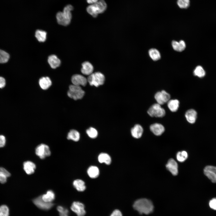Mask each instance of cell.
<instances>
[{"label":"cell","mask_w":216,"mask_h":216,"mask_svg":"<svg viewBox=\"0 0 216 216\" xmlns=\"http://www.w3.org/2000/svg\"><path fill=\"white\" fill-rule=\"evenodd\" d=\"M133 207L140 214H146L152 213L154 208L152 202L146 198H142L136 200L134 202Z\"/></svg>","instance_id":"1"},{"label":"cell","mask_w":216,"mask_h":216,"mask_svg":"<svg viewBox=\"0 0 216 216\" xmlns=\"http://www.w3.org/2000/svg\"><path fill=\"white\" fill-rule=\"evenodd\" d=\"M73 7L70 4L66 5L64 8L63 11L58 12L56 15L58 23L60 25L67 26L70 23L72 19L71 11Z\"/></svg>","instance_id":"2"},{"label":"cell","mask_w":216,"mask_h":216,"mask_svg":"<svg viewBox=\"0 0 216 216\" xmlns=\"http://www.w3.org/2000/svg\"><path fill=\"white\" fill-rule=\"evenodd\" d=\"M106 8V4L104 0H99L96 2L89 5L86 10L89 14L95 17L98 14L104 12Z\"/></svg>","instance_id":"3"},{"label":"cell","mask_w":216,"mask_h":216,"mask_svg":"<svg viewBox=\"0 0 216 216\" xmlns=\"http://www.w3.org/2000/svg\"><path fill=\"white\" fill-rule=\"evenodd\" d=\"M87 80L91 86L98 87L104 83L105 77L101 73L97 72L89 75Z\"/></svg>","instance_id":"4"},{"label":"cell","mask_w":216,"mask_h":216,"mask_svg":"<svg viewBox=\"0 0 216 216\" xmlns=\"http://www.w3.org/2000/svg\"><path fill=\"white\" fill-rule=\"evenodd\" d=\"M85 94L84 91L80 86L74 85H70L67 94L68 96L74 100L82 99Z\"/></svg>","instance_id":"5"},{"label":"cell","mask_w":216,"mask_h":216,"mask_svg":"<svg viewBox=\"0 0 216 216\" xmlns=\"http://www.w3.org/2000/svg\"><path fill=\"white\" fill-rule=\"evenodd\" d=\"M160 104L156 103L152 105L147 111L148 114L150 116L155 117H162L165 115L164 109Z\"/></svg>","instance_id":"6"},{"label":"cell","mask_w":216,"mask_h":216,"mask_svg":"<svg viewBox=\"0 0 216 216\" xmlns=\"http://www.w3.org/2000/svg\"><path fill=\"white\" fill-rule=\"evenodd\" d=\"M35 153L41 159H44L51 154L49 147L44 144H41L37 146L35 149Z\"/></svg>","instance_id":"7"},{"label":"cell","mask_w":216,"mask_h":216,"mask_svg":"<svg viewBox=\"0 0 216 216\" xmlns=\"http://www.w3.org/2000/svg\"><path fill=\"white\" fill-rule=\"evenodd\" d=\"M154 98L157 103L160 105L167 102L170 98V95L164 90L157 92L154 95Z\"/></svg>","instance_id":"8"},{"label":"cell","mask_w":216,"mask_h":216,"mask_svg":"<svg viewBox=\"0 0 216 216\" xmlns=\"http://www.w3.org/2000/svg\"><path fill=\"white\" fill-rule=\"evenodd\" d=\"M33 202L38 208L44 210L50 209L53 205L52 202H47L43 201L41 198V196L34 199Z\"/></svg>","instance_id":"9"},{"label":"cell","mask_w":216,"mask_h":216,"mask_svg":"<svg viewBox=\"0 0 216 216\" xmlns=\"http://www.w3.org/2000/svg\"><path fill=\"white\" fill-rule=\"evenodd\" d=\"M70 208L77 216H84L86 213L84 205L79 202H74L72 204Z\"/></svg>","instance_id":"10"},{"label":"cell","mask_w":216,"mask_h":216,"mask_svg":"<svg viewBox=\"0 0 216 216\" xmlns=\"http://www.w3.org/2000/svg\"><path fill=\"white\" fill-rule=\"evenodd\" d=\"M204 173L212 182L216 183V166H206L204 168Z\"/></svg>","instance_id":"11"},{"label":"cell","mask_w":216,"mask_h":216,"mask_svg":"<svg viewBox=\"0 0 216 216\" xmlns=\"http://www.w3.org/2000/svg\"><path fill=\"white\" fill-rule=\"evenodd\" d=\"M71 82L73 85L79 86H85L88 81L87 79L83 76L76 74L73 75L72 77Z\"/></svg>","instance_id":"12"},{"label":"cell","mask_w":216,"mask_h":216,"mask_svg":"<svg viewBox=\"0 0 216 216\" xmlns=\"http://www.w3.org/2000/svg\"><path fill=\"white\" fill-rule=\"evenodd\" d=\"M167 170L174 176L178 173V165L177 163L173 159H170L166 165Z\"/></svg>","instance_id":"13"},{"label":"cell","mask_w":216,"mask_h":216,"mask_svg":"<svg viewBox=\"0 0 216 216\" xmlns=\"http://www.w3.org/2000/svg\"><path fill=\"white\" fill-rule=\"evenodd\" d=\"M151 131L155 135L160 136L164 132L165 128L161 124L155 123L151 124L150 127Z\"/></svg>","instance_id":"14"},{"label":"cell","mask_w":216,"mask_h":216,"mask_svg":"<svg viewBox=\"0 0 216 216\" xmlns=\"http://www.w3.org/2000/svg\"><path fill=\"white\" fill-rule=\"evenodd\" d=\"M23 168L27 174L31 175L34 173L36 166L33 162L30 161H27L23 163Z\"/></svg>","instance_id":"15"},{"label":"cell","mask_w":216,"mask_h":216,"mask_svg":"<svg viewBox=\"0 0 216 216\" xmlns=\"http://www.w3.org/2000/svg\"><path fill=\"white\" fill-rule=\"evenodd\" d=\"M93 70V66L89 62H85L82 63L81 71L83 74L89 75L92 73Z\"/></svg>","instance_id":"16"},{"label":"cell","mask_w":216,"mask_h":216,"mask_svg":"<svg viewBox=\"0 0 216 216\" xmlns=\"http://www.w3.org/2000/svg\"><path fill=\"white\" fill-rule=\"evenodd\" d=\"M197 112L194 109H191L187 111L185 117L188 122L193 124L195 122L197 118Z\"/></svg>","instance_id":"17"},{"label":"cell","mask_w":216,"mask_h":216,"mask_svg":"<svg viewBox=\"0 0 216 216\" xmlns=\"http://www.w3.org/2000/svg\"><path fill=\"white\" fill-rule=\"evenodd\" d=\"M143 129L140 124H136L131 129V133L132 136L135 138L138 139L142 136Z\"/></svg>","instance_id":"18"},{"label":"cell","mask_w":216,"mask_h":216,"mask_svg":"<svg viewBox=\"0 0 216 216\" xmlns=\"http://www.w3.org/2000/svg\"><path fill=\"white\" fill-rule=\"evenodd\" d=\"M48 61L51 67L55 69L59 67L61 64L60 60L55 55H52L49 56Z\"/></svg>","instance_id":"19"},{"label":"cell","mask_w":216,"mask_h":216,"mask_svg":"<svg viewBox=\"0 0 216 216\" xmlns=\"http://www.w3.org/2000/svg\"><path fill=\"white\" fill-rule=\"evenodd\" d=\"M39 84L41 88L44 90L48 89L52 85V81L48 77H43L39 80Z\"/></svg>","instance_id":"20"},{"label":"cell","mask_w":216,"mask_h":216,"mask_svg":"<svg viewBox=\"0 0 216 216\" xmlns=\"http://www.w3.org/2000/svg\"><path fill=\"white\" fill-rule=\"evenodd\" d=\"M172 44L174 50L178 52L183 51L186 47L185 43L183 40H181L179 42L173 40L172 42Z\"/></svg>","instance_id":"21"},{"label":"cell","mask_w":216,"mask_h":216,"mask_svg":"<svg viewBox=\"0 0 216 216\" xmlns=\"http://www.w3.org/2000/svg\"><path fill=\"white\" fill-rule=\"evenodd\" d=\"M42 200L47 202H52L55 199V194L52 190L47 191L46 194L41 196Z\"/></svg>","instance_id":"22"},{"label":"cell","mask_w":216,"mask_h":216,"mask_svg":"<svg viewBox=\"0 0 216 216\" xmlns=\"http://www.w3.org/2000/svg\"><path fill=\"white\" fill-rule=\"evenodd\" d=\"M10 176V173L4 168L0 167V182L4 184L7 182V178Z\"/></svg>","instance_id":"23"},{"label":"cell","mask_w":216,"mask_h":216,"mask_svg":"<svg viewBox=\"0 0 216 216\" xmlns=\"http://www.w3.org/2000/svg\"><path fill=\"white\" fill-rule=\"evenodd\" d=\"M179 101L177 99L170 100L167 102V106L169 110L172 112L176 111L179 107Z\"/></svg>","instance_id":"24"},{"label":"cell","mask_w":216,"mask_h":216,"mask_svg":"<svg viewBox=\"0 0 216 216\" xmlns=\"http://www.w3.org/2000/svg\"><path fill=\"white\" fill-rule=\"evenodd\" d=\"M88 176L91 178H95L97 177L99 173V170L95 166H91L88 169L87 171Z\"/></svg>","instance_id":"25"},{"label":"cell","mask_w":216,"mask_h":216,"mask_svg":"<svg viewBox=\"0 0 216 216\" xmlns=\"http://www.w3.org/2000/svg\"><path fill=\"white\" fill-rule=\"evenodd\" d=\"M73 185L76 189L79 191H83L86 188L84 182L80 179H76L73 182Z\"/></svg>","instance_id":"26"},{"label":"cell","mask_w":216,"mask_h":216,"mask_svg":"<svg viewBox=\"0 0 216 216\" xmlns=\"http://www.w3.org/2000/svg\"><path fill=\"white\" fill-rule=\"evenodd\" d=\"M98 160L100 163H105L107 165L110 164L111 161V158L108 154L102 153H100L98 156Z\"/></svg>","instance_id":"27"},{"label":"cell","mask_w":216,"mask_h":216,"mask_svg":"<svg viewBox=\"0 0 216 216\" xmlns=\"http://www.w3.org/2000/svg\"><path fill=\"white\" fill-rule=\"evenodd\" d=\"M67 138L69 140H72L77 142L79 141L80 138L79 133L75 130H71L68 133Z\"/></svg>","instance_id":"28"},{"label":"cell","mask_w":216,"mask_h":216,"mask_svg":"<svg viewBox=\"0 0 216 216\" xmlns=\"http://www.w3.org/2000/svg\"><path fill=\"white\" fill-rule=\"evenodd\" d=\"M35 37L40 42H44L46 39V33L45 31L37 30L35 33Z\"/></svg>","instance_id":"29"},{"label":"cell","mask_w":216,"mask_h":216,"mask_svg":"<svg viewBox=\"0 0 216 216\" xmlns=\"http://www.w3.org/2000/svg\"><path fill=\"white\" fill-rule=\"evenodd\" d=\"M149 54L151 58L154 61H157L160 58V54L159 51L154 48L150 49L149 51Z\"/></svg>","instance_id":"30"},{"label":"cell","mask_w":216,"mask_h":216,"mask_svg":"<svg viewBox=\"0 0 216 216\" xmlns=\"http://www.w3.org/2000/svg\"><path fill=\"white\" fill-rule=\"evenodd\" d=\"M10 58L9 55L4 50L0 49V63L7 62Z\"/></svg>","instance_id":"31"},{"label":"cell","mask_w":216,"mask_h":216,"mask_svg":"<svg viewBox=\"0 0 216 216\" xmlns=\"http://www.w3.org/2000/svg\"><path fill=\"white\" fill-rule=\"evenodd\" d=\"M188 157V153L184 151L178 152L176 156L177 160L181 162L184 161Z\"/></svg>","instance_id":"32"},{"label":"cell","mask_w":216,"mask_h":216,"mask_svg":"<svg viewBox=\"0 0 216 216\" xmlns=\"http://www.w3.org/2000/svg\"><path fill=\"white\" fill-rule=\"evenodd\" d=\"M194 74L195 76L199 77H202L205 75V72L201 66H198L195 69L194 71Z\"/></svg>","instance_id":"33"},{"label":"cell","mask_w":216,"mask_h":216,"mask_svg":"<svg viewBox=\"0 0 216 216\" xmlns=\"http://www.w3.org/2000/svg\"><path fill=\"white\" fill-rule=\"evenodd\" d=\"M86 132L88 136L92 138H96L98 135L97 130L92 127H90L87 129Z\"/></svg>","instance_id":"34"},{"label":"cell","mask_w":216,"mask_h":216,"mask_svg":"<svg viewBox=\"0 0 216 216\" xmlns=\"http://www.w3.org/2000/svg\"><path fill=\"white\" fill-rule=\"evenodd\" d=\"M9 210L8 207L5 205L0 206V216H9Z\"/></svg>","instance_id":"35"},{"label":"cell","mask_w":216,"mask_h":216,"mask_svg":"<svg viewBox=\"0 0 216 216\" xmlns=\"http://www.w3.org/2000/svg\"><path fill=\"white\" fill-rule=\"evenodd\" d=\"M177 3L180 8H187L190 5V1L189 0H178Z\"/></svg>","instance_id":"36"},{"label":"cell","mask_w":216,"mask_h":216,"mask_svg":"<svg viewBox=\"0 0 216 216\" xmlns=\"http://www.w3.org/2000/svg\"><path fill=\"white\" fill-rule=\"evenodd\" d=\"M59 213L60 216H68V211L67 208L61 206H58L57 208Z\"/></svg>","instance_id":"37"},{"label":"cell","mask_w":216,"mask_h":216,"mask_svg":"<svg viewBox=\"0 0 216 216\" xmlns=\"http://www.w3.org/2000/svg\"><path fill=\"white\" fill-rule=\"evenodd\" d=\"M209 205L211 208L216 210V198H213L210 200Z\"/></svg>","instance_id":"38"},{"label":"cell","mask_w":216,"mask_h":216,"mask_svg":"<svg viewBox=\"0 0 216 216\" xmlns=\"http://www.w3.org/2000/svg\"><path fill=\"white\" fill-rule=\"evenodd\" d=\"M6 143V139L5 137L3 135H0V148H2L4 146Z\"/></svg>","instance_id":"39"},{"label":"cell","mask_w":216,"mask_h":216,"mask_svg":"<svg viewBox=\"0 0 216 216\" xmlns=\"http://www.w3.org/2000/svg\"><path fill=\"white\" fill-rule=\"evenodd\" d=\"M110 216H122V215L119 210L116 209L113 212Z\"/></svg>","instance_id":"40"},{"label":"cell","mask_w":216,"mask_h":216,"mask_svg":"<svg viewBox=\"0 0 216 216\" xmlns=\"http://www.w3.org/2000/svg\"><path fill=\"white\" fill-rule=\"evenodd\" d=\"M6 84L5 79L3 77L0 76V88L4 87Z\"/></svg>","instance_id":"41"},{"label":"cell","mask_w":216,"mask_h":216,"mask_svg":"<svg viewBox=\"0 0 216 216\" xmlns=\"http://www.w3.org/2000/svg\"><path fill=\"white\" fill-rule=\"evenodd\" d=\"M99 0H86L87 2L90 4H93L97 2Z\"/></svg>","instance_id":"42"}]
</instances>
